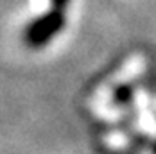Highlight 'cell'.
Returning a JSON list of instances; mask_svg holds the SVG:
<instances>
[{"label":"cell","mask_w":156,"mask_h":154,"mask_svg":"<svg viewBox=\"0 0 156 154\" xmlns=\"http://www.w3.org/2000/svg\"><path fill=\"white\" fill-rule=\"evenodd\" d=\"M129 99V88H120L117 92V102H127Z\"/></svg>","instance_id":"cell-2"},{"label":"cell","mask_w":156,"mask_h":154,"mask_svg":"<svg viewBox=\"0 0 156 154\" xmlns=\"http://www.w3.org/2000/svg\"><path fill=\"white\" fill-rule=\"evenodd\" d=\"M153 151H154V154H156V145H154V149H153Z\"/></svg>","instance_id":"cell-3"},{"label":"cell","mask_w":156,"mask_h":154,"mask_svg":"<svg viewBox=\"0 0 156 154\" xmlns=\"http://www.w3.org/2000/svg\"><path fill=\"white\" fill-rule=\"evenodd\" d=\"M61 25H63V20L59 13H52V15L38 20L36 23H32L29 32H27V41L31 45H43L50 36H54L61 29Z\"/></svg>","instance_id":"cell-1"}]
</instances>
